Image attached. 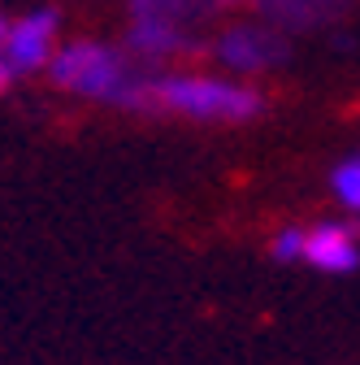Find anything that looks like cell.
Returning a JSON list of instances; mask_svg holds the SVG:
<instances>
[{
  "instance_id": "4fadbf2b",
  "label": "cell",
  "mask_w": 360,
  "mask_h": 365,
  "mask_svg": "<svg viewBox=\"0 0 360 365\" xmlns=\"http://www.w3.org/2000/svg\"><path fill=\"white\" fill-rule=\"evenodd\" d=\"M217 5H239V0H217Z\"/></svg>"
},
{
  "instance_id": "7a4b0ae2",
  "label": "cell",
  "mask_w": 360,
  "mask_h": 365,
  "mask_svg": "<svg viewBox=\"0 0 360 365\" xmlns=\"http://www.w3.org/2000/svg\"><path fill=\"white\" fill-rule=\"evenodd\" d=\"M152 109L191 122H252L265 109V96L226 74L174 70V74H148V113Z\"/></svg>"
},
{
  "instance_id": "52a82bcc",
  "label": "cell",
  "mask_w": 360,
  "mask_h": 365,
  "mask_svg": "<svg viewBox=\"0 0 360 365\" xmlns=\"http://www.w3.org/2000/svg\"><path fill=\"white\" fill-rule=\"evenodd\" d=\"M356 0H256L269 26L278 31H317L334 18H343Z\"/></svg>"
},
{
  "instance_id": "ba28073f",
  "label": "cell",
  "mask_w": 360,
  "mask_h": 365,
  "mask_svg": "<svg viewBox=\"0 0 360 365\" xmlns=\"http://www.w3.org/2000/svg\"><path fill=\"white\" fill-rule=\"evenodd\" d=\"M217 0H130V18H157V22H174V26H196L208 18V9Z\"/></svg>"
},
{
  "instance_id": "30bf717a",
  "label": "cell",
  "mask_w": 360,
  "mask_h": 365,
  "mask_svg": "<svg viewBox=\"0 0 360 365\" xmlns=\"http://www.w3.org/2000/svg\"><path fill=\"white\" fill-rule=\"evenodd\" d=\"M304 240H308V231L287 226V231L274 235V257H278V261H304Z\"/></svg>"
},
{
  "instance_id": "6da1fadb",
  "label": "cell",
  "mask_w": 360,
  "mask_h": 365,
  "mask_svg": "<svg viewBox=\"0 0 360 365\" xmlns=\"http://www.w3.org/2000/svg\"><path fill=\"white\" fill-rule=\"evenodd\" d=\"M53 87L70 91L78 101L117 105L130 113H148V74L134 70V61L105 39H70L57 48L48 66Z\"/></svg>"
},
{
  "instance_id": "277c9868",
  "label": "cell",
  "mask_w": 360,
  "mask_h": 365,
  "mask_svg": "<svg viewBox=\"0 0 360 365\" xmlns=\"http://www.w3.org/2000/svg\"><path fill=\"white\" fill-rule=\"evenodd\" d=\"M217 61L235 70V74H265V70H274L287 61V39L278 26H269V22H252V26H231V31H221L217 39Z\"/></svg>"
},
{
  "instance_id": "7c38bea8",
  "label": "cell",
  "mask_w": 360,
  "mask_h": 365,
  "mask_svg": "<svg viewBox=\"0 0 360 365\" xmlns=\"http://www.w3.org/2000/svg\"><path fill=\"white\" fill-rule=\"evenodd\" d=\"M9 83V70H5V61H0V87H5Z\"/></svg>"
},
{
  "instance_id": "9c48e42d",
  "label": "cell",
  "mask_w": 360,
  "mask_h": 365,
  "mask_svg": "<svg viewBox=\"0 0 360 365\" xmlns=\"http://www.w3.org/2000/svg\"><path fill=\"white\" fill-rule=\"evenodd\" d=\"M330 187H334V200H339L343 209L360 213V153H356V157H347L343 165H334Z\"/></svg>"
},
{
  "instance_id": "8992f818",
  "label": "cell",
  "mask_w": 360,
  "mask_h": 365,
  "mask_svg": "<svg viewBox=\"0 0 360 365\" xmlns=\"http://www.w3.org/2000/svg\"><path fill=\"white\" fill-rule=\"evenodd\" d=\"M304 261L312 269H326V274H347L360 261L356 248V226L351 222H317L304 240Z\"/></svg>"
},
{
  "instance_id": "3957f363",
  "label": "cell",
  "mask_w": 360,
  "mask_h": 365,
  "mask_svg": "<svg viewBox=\"0 0 360 365\" xmlns=\"http://www.w3.org/2000/svg\"><path fill=\"white\" fill-rule=\"evenodd\" d=\"M57 35H61V14L57 9H31L22 18L9 22L5 35V48H0V61H5L9 78L14 74H35V70H48L57 57Z\"/></svg>"
},
{
  "instance_id": "5b68a950",
  "label": "cell",
  "mask_w": 360,
  "mask_h": 365,
  "mask_svg": "<svg viewBox=\"0 0 360 365\" xmlns=\"http://www.w3.org/2000/svg\"><path fill=\"white\" fill-rule=\"evenodd\" d=\"M126 48L139 61H169V57H183L196 48V31L174 26V22H157V18H130Z\"/></svg>"
},
{
  "instance_id": "8fae6325",
  "label": "cell",
  "mask_w": 360,
  "mask_h": 365,
  "mask_svg": "<svg viewBox=\"0 0 360 365\" xmlns=\"http://www.w3.org/2000/svg\"><path fill=\"white\" fill-rule=\"evenodd\" d=\"M5 35H9V18L0 14V48H5Z\"/></svg>"
}]
</instances>
